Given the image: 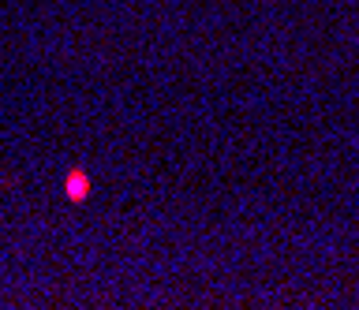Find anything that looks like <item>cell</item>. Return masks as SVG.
<instances>
[{"label": "cell", "instance_id": "6da1fadb", "mask_svg": "<svg viewBox=\"0 0 359 310\" xmlns=\"http://www.w3.org/2000/svg\"><path fill=\"white\" fill-rule=\"evenodd\" d=\"M64 195H67V202L83 206L86 198H90V172H86V169H67V176H64Z\"/></svg>", "mask_w": 359, "mask_h": 310}]
</instances>
